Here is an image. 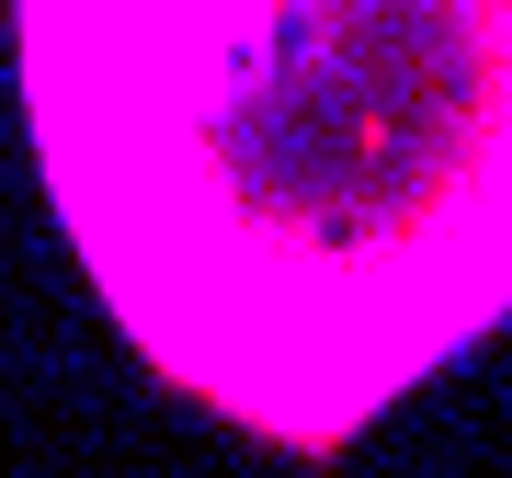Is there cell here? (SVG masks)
Masks as SVG:
<instances>
[{
    "label": "cell",
    "mask_w": 512,
    "mask_h": 478,
    "mask_svg": "<svg viewBox=\"0 0 512 478\" xmlns=\"http://www.w3.org/2000/svg\"><path fill=\"white\" fill-rule=\"evenodd\" d=\"M12 103L103 319L342 456L512 319V0H12Z\"/></svg>",
    "instance_id": "6da1fadb"
}]
</instances>
